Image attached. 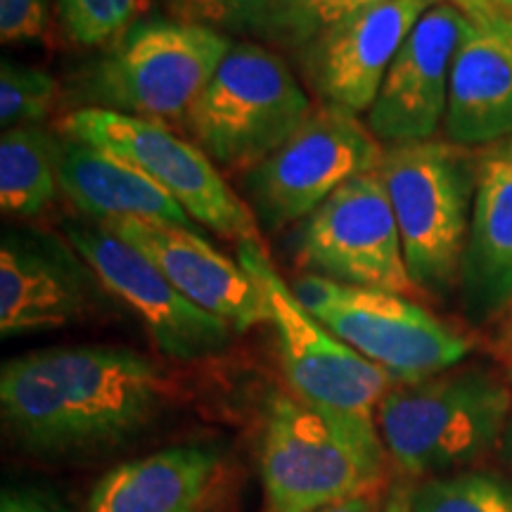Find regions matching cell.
Masks as SVG:
<instances>
[{
  "instance_id": "6da1fadb",
  "label": "cell",
  "mask_w": 512,
  "mask_h": 512,
  "mask_svg": "<svg viewBox=\"0 0 512 512\" xmlns=\"http://www.w3.org/2000/svg\"><path fill=\"white\" fill-rule=\"evenodd\" d=\"M164 382L150 358L121 347H57L0 370V408L31 456H91L124 444L159 411Z\"/></svg>"
},
{
  "instance_id": "7a4b0ae2",
  "label": "cell",
  "mask_w": 512,
  "mask_h": 512,
  "mask_svg": "<svg viewBox=\"0 0 512 512\" xmlns=\"http://www.w3.org/2000/svg\"><path fill=\"white\" fill-rule=\"evenodd\" d=\"M387 446L373 420L316 411L275 394L261 434V479L273 512H316L382 482Z\"/></svg>"
},
{
  "instance_id": "3957f363",
  "label": "cell",
  "mask_w": 512,
  "mask_h": 512,
  "mask_svg": "<svg viewBox=\"0 0 512 512\" xmlns=\"http://www.w3.org/2000/svg\"><path fill=\"white\" fill-rule=\"evenodd\" d=\"M396 223L413 285L446 292L460 275L479 164L463 145L422 140L384 150L377 169Z\"/></svg>"
},
{
  "instance_id": "277c9868",
  "label": "cell",
  "mask_w": 512,
  "mask_h": 512,
  "mask_svg": "<svg viewBox=\"0 0 512 512\" xmlns=\"http://www.w3.org/2000/svg\"><path fill=\"white\" fill-rule=\"evenodd\" d=\"M508 413V387L489 370L467 368L389 389L377 422L394 463L430 475L482 458L508 430Z\"/></svg>"
},
{
  "instance_id": "5b68a950",
  "label": "cell",
  "mask_w": 512,
  "mask_h": 512,
  "mask_svg": "<svg viewBox=\"0 0 512 512\" xmlns=\"http://www.w3.org/2000/svg\"><path fill=\"white\" fill-rule=\"evenodd\" d=\"M230 46L228 34L185 19L133 24L88 67L81 95L98 110L185 121Z\"/></svg>"
},
{
  "instance_id": "8992f818",
  "label": "cell",
  "mask_w": 512,
  "mask_h": 512,
  "mask_svg": "<svg viewBox=\"0 0 512 512\" xmlns=\"http://www.w3.org/2000/svg\"><path fill=\"white\" fill-rule=\"evenodd\" d=\"M313 112L287 62L259 43H233L185 128L214 164L252 171Z\"/></svg>"
},
{
  "instance_id": "52a82bcc",
  "label": "cell",
  "mask_w": 512,
  "mask_h": 512,
  "mask_svg": "<svg viewBox=\"0 0 512 512\" xmlns=\"http://www.w3.org/2000/svg\"><path fill=\"white\" fill-rule=\"evenodd\" d=\"M292 292L332 335L399 384L451 370L470 351L460 332L403 294L342 285L311 273L294 280Z\"/></svg>"
},
{
  "instance_id": "ba28073f",
  "label": "cell",
  "mask_w": 512,
  "mask_h": 512,
  "mask_svg": "<svg viewBox=\"0 0 512 512\" xmlns=\"http://www.w3.org/2000/svg\"><path fill=\"white\" fill-rule=\"evenodd\" d=\"M238 261L264 292L292 392L316 411L373 420L394 377L351 349L294 297L259 240L242 242Z\"/></svg>"
},
{
  "instance_id": "9c48e42d",
  "label": "cell",
  "mask_w": 512,
  "mask_h": 512,
  "mask_svg": "<svg viewBox=\"0 0 512 512\" xmlns=\"http://www.w3.org/2000/svg\"><path fill=\"white\" fill-rule=\"evenodd\" d=\"M62 131L69 140L95 145L138 166L181 204L192 221L211 233L240 245L259 240L252 209L230 190L200 147L176 136L169 126L98 107H79L62 119Z\"/></svg>"
},
{
  "instance_id": "30bf717a",
  "label": "cell",
  "mask_w": 512,
  "mask_h": 512,
  "mask_svg": "<svg viewBox=\"0 0 512 512\" xmlns=\"http://www.w3.org/2000/svg\"><path fill=\"white\" fill-rule=\"evenodd\" d=\"M382 143L347 112L318 107L290 140L247 171L245 188L256 219L268 230L304 221L351 178L377 171Z\"/></svg>"
},
{
  "instance_id": "8fae6325",
  "label": "cell",
  "mask_w": 512,
  "mask_h": 512,
  "mask_svg": "<svg viewBox=\"0 0 512 512\" xmlns=\"http://www.w3.org/2000/svg\"><path fill=\"white\" fill-rule=\"evenodd\" d=\"M297 264L311 275L342 285L411 294L387 188L377 171L351 178L306 216L297 233Z\"/></svg>"
},
{
  "instance_id": "7c38bea8",
  "label": "cell",
  "mask_w": 512,
  "mask_h": 512,
  "mask_svg": "<svg viewBox=\"0 0 512 512\" xmlns=\"http://www.w3.org/2000/svg\"><path fill=\"white\" fill-rule=\"evenodd\" d=\"M69 245L100 285L143 320L147 335L164 356L197 361L228 347L235 330L226 320L185 299L152 261L110 230L72 228Z\"/></svg>"
},
{
  "instance_id": "4fadbf2b",
  "label": "cell",
  "mask_w": 512,
  "mask_h": 512,
  "mask_svg": "<svg viewBox=\"0 0 512 512\" xmlns=\"http://www.w3.org/2000/svg\"><path fill=\"white\" fill-rule=\"evenodd\" d=\"M470 29L472 19L446 3L418 19L368 110L366 126L380 143L432 140L446 119L453 57Z\"/></svg>"
},
{
  "instance_id": "5bb4252c",
  "label": "cell",
  "mask_w": 512,
  "mask_h": 512,
  "mask_svg": "<svg viewBox=\"0 0 512 512\" xmlns=\"http://www.w3.org/2000/svg\"><path fill=\"white\" fill-rule=\"evenodd\" d=\"M437 3L384 0L297 53L306 81L320 102L354 117L368 112L403 41Z\"/></svg>"
},
{
  "instance_id": "9a60e30c",
  "label": "cell",
  "mask_w": 512,
  "mask_h": 512,
  "mask_svg": "<svg viewBox=\"0 0 512 512\" xmlns=\"http://www.w3.org/2000/svg\"><path fill=\"white\" fill-rule=\"evenodd\" d=\"M100 226L136 247L185 299L211 316L223 318L235 332L271 323V311L259 283L240 261L233 264L207 240L192 233V228L136 219L105 221Z\"/></svg>"
},
{
  "instance_id": "2e32d148",
  "label": "cell",
  "mask_w": 512,
  "mask_h": 512,
  "mask_svg": "<svg viewBox=\"0 0 512 512\" xmlns=\"http://www.w3.org/2000/svg\"><path fill=\"white\" fill-rule=\"evenodd\" d=\"M93 271L79 254L27 235H5L0 247V332L55 330L91 306Z\"/></svg>"
},
{
  "instance_id": "e0dca14e",
  "label": "cell",
  "mask_w": 512,
  "mask_h": 512,
  "mask_svg": "<svg viewBox=\"0 0 512 512\" xmlns=\"http://www.w3.org/2000/svg\"><path fill=\"white\" fill-rule=\"evenodd\" d=\"M451 143L491 145L512 136V17L472 22L456 50L444 119Z\"/></svg>"
},
{
  "instance_id": "ac0fdd59",
  "label": "cell",
  "mask_w": 512,
  "mask_h": 512,
  "mask_svg": "<svg viewBox=\"0 0 512 512\" xmlns=\"http://www.w3.org/2000/svg\"><path fill=\"white\" fill-rule=\"evenodd\" d=\"M458 278L472 318L484 320L512 302V159L498 152L479 162Z\"/></svg>"
},
{
  "instance_id": "d6986e66",
  "label": "cell",
  "mask_w": 512,
  "mask_h": 512,
  "mask_svg": "<svg viewBox=\"0 0 512 512\" xmlns=\"http://www.w3.org/2000/svg\"><path fill=\"white\" fill-rule=\"evenodd\" d=\"M60 190L81 214L100 223L136 219L190 228L181 204L138 166L79 140L62 147Z\"/></svg>"
},
{
  "instance_id": "ffe728a7",
  "label": "cell",
  "mask_w": 512,
  "mask_h": 512,
  "mask_svg": "<svg viewBox=\"0 0 512 512\" xmlns=\"http://www.w3.org/2000/svg\"><path fill=\"white\" fill-rule=\"evenodd\" d=\"M219 467L211 446H171L128 460L95 484L86 512H197Z\"/></svg>"
},
{
  "instance_id": "44dd1931",
  "label": "cell",
  "mask_w": 512,
  "mask_h": 512,
  "mask_svg": "<svg viewBox=\"0 0 512 512\" xmlns=\"http://www.w3.org/2000/svg\"><path fill=\"white\" fill-rule=\"evenodd\" d=\"M62 147L41 126H17L0 138V207L8 216H36L60 190Z\"/></svg>"
},
{
  "instance_id": "7402d4cb",
  "label": "cell",
  "mask_w": 512,
  "mask_h": 512,
  "mask_svg": "<svg viewBox=\"0 0 512 512\" xmlns=\"http://www.w3.org/2000/svg\"><path fill=\"white\" fill-rule=\"evenodd\" d=\"M411 512H512V486L491 475H453L420 484Z\"/></svg>"
},
{
  "instance_id": "603a6c76",
  "label": "cell",
  "mask_w": 512,
  "mask_h": 512,
  "mask_svg": "<svg viewBox=\"0 0 512 512\" xmlns=\"http://www.w3.org/2000/svg\"><path fill=\"white\" fill-rule=\"evenodd\" d=\"M380 3L384 0H287L266 41L297 55L339 24Z\"/></svg>"
},
{
  "instance_id": "cb8c5ba5",
  "label": "cell",
  "mask_w": 512,
  "mask_h": 512,
  "mask_svg": "<svg viewBox=\"0 0 512 512\" xmlns=\"http://www.w3.org/2000/svg\"><path fill=\"white\" fill-rule=\"evenodd\" d=\"M57 81L48 72L27 64L3 62L0 67V124L3 131L38 126L53 110Z\"/></svg>"
},
{
  "instance_id": "d4e9b609",
  "label": "cell",
  "mask_w": 512,
  "mask_h": 512,
  "mask_svg": "<svg viewBox=\"0 0 512 512\" xmlns=\"http://www.w3.org/2000/svg\"><path fill=\"white\" fill-rule=\"evenodd\" d=\"M140 0H57L64 34L79 46L117 43L133 27Z\"/></svg>"
},
{
  "instance_id": "484cf974",
  "label": "cell",
  "mask_w": 512,
  "mask_h": 512,
  "mask_svg": "<svg viewBox=\"0 0 512 512\" xmlns=\"http://www.w3.org/2000/svg\"><path fill=\"white\" fill-rule=\"evenodd\" d=\"M285 5L287 0H181L176 8L185 22L266 41Z\"/></svg>"
},
{
  "instance_id": "4316f807",
  "label": "cell",
  "mask_w": 512,
  "mask_h": 512,
  "mask_svg": "<svg viewBox=\"0 0 512 512\" xmlns=\"http://www.w3.org/2000/svg\"><path fill=\"white\" fill-rule=\"evenodd\" d=\"M48 22V0H0V38L24 43L43 36Z\"/></svg>"
},
{
  "instance_id": "83f0119b",
  "label": "cell",
  "mask_w": 512,
  "mask_h": 512,
  "mask_svg": "<svg viewBox=\"0 0 512 512\" xmlns=\"http://www.w3.org/2000/svg\"><path fill=\"white\" fill-rule=\"evenodd\" d=\"M0 512H72L60 498L41 489H5Z\"/></svg>"
},
{
  "instance_id": "f1b7e54d",
  "label": "cell",
  "mask_w": 512,
  "mask_h": 512,
  "mask_svg": "<svg viewBox=\"0 0 512 512\" xmlns=\"http://www.w3.org/2000/svg\"><path fill=\"white\" fill-rule=\"evenodd\" d=\"M451 5L463 12V15L470 17L472 22H486V19L503 15V12L496 8L494 0H451Z\"/></svg>"
},
{
  "instance_id": "f546056e",
  "label": "cell",
  "mask_w": 512,
  "mask_h": 512,
  "mask_svg": "<svg viewBox=\"0 0 512 512\" xmlns=\"http://www.w3.org/2000/svg\"><path fill=\"white\" fill-rule=\"evenodd\" d=\"M316 512H375V505L368 496H358V498H349V501L330 505V508H323Z\"/></svg>"
},
{
  "instance_id": "4dcf8cb0",
  "label": "cell",
  "mask_w": 512,
  "mask_h": 512,
  "mask_svg": "<svg viewBox=\"0 0 512 512\" xmlns=\"http://www.w3.org/2000/svg\"><path fill=\"white\" fill-rule=\"evenodd\" d=\"M505 453H508V458L512 460V420H510V425H508V430H505Z\"/></svg>"
},
{
  "instance_id": "1f68e13d",
  "label": "cell",
  "mask_w": 512,
  "mask_h": 512,
  "mask_svg": "<svg viewBox=\"0 0 512 512\" xmlns=\"http://www.w3.org/2000/svg\"><path fill=\"white\" fill-rule=\"evenodd\" d=\"M498 10H505V15L512 17V0H494Z\"/></svg>"
},
{
  "instance_id": "d6a6232c",
  "label": "cell",
  "mask_w": 512,
  "mask_h": 512,
  "mask_svg": "<svg viewBox=\"0 0 512 512\" xmlns=\"http://www.w3.org/2000/svg\"><path fill=\"white\" fill-rule=\"evenodd\" d=\"M387 512H411V508H408V505H403V503H399V501H394V503H389V508H387Z\"/></svg>"
},
{
  "instance_id": "836d02e7",
  "label": "cell",
  "mask_w": 512,
  "mask_h": 512,
  "mask_svg": "<svg viewBox=\"0 0 512 512\" xmlns=\"http://www.w3.org/2000/svg\"><path fill=\"white\" fill-rule=\"evenodd\" d=\"M498 155H503V157H508V159H512V140L508 145H503V147H498Z\"/></svg>"
},
{
  "instance_id": "e575fe53",
  "label": "cell",
  "mask_w": 512,
  "mask_h": 512,
  "mask_svg": "<svg viewBox=\"0 0 512 512\" xmlns=\"http://www.w3.org/2000/svg\"><path fill=\"white\" fill-rule=\"evenodd\" d=\"M510 384H512V368H510Z\"/></svg>"
},
{
  "instance_id": "d590c367",
  "label": "cell",
  "mask_w": 512,
  "mask_h": 512,
  "mask_svg": "<svg viewBox=\"0 0 512 512\" xmlns=\"http://www.w3.org/2000/svg\"><path fill=\"white\" fill-rule=\"evenodd\" d=\"M510 332H512V316H510Z\"/></svg>"
},
{
  "instance_id": "8d00e7d4",
  "label": "cell",
  "mask_w": 512,
  "mask_h": 512,
  "mask_svg": "<svg viewBox=\"0 0 512 512\" xmlns=\"http://www.w3.org/2000/svg\"><path fill=\"white\" fill-rule=\"evenodd\" d=\"M174 3H176V5H178V3H181V0H174Z\"/></svg>"
}]
</instances>
